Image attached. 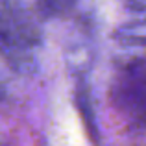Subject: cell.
I'll return each mask as SVG.
<instances>
[{
    "mask_svg": "<svg viewBox=\"0 0 146 146\" xmlns=\"http://www.w3.org/2000/svg\"><path fill=\"white\" fill-rule=\"evenodd\" d=\"M74 104H76V107H78V111L82 113L83 124H85L91 139H93L94 143H98V126H96V120H94V111H93V107H91L89 93H87V89H85V83H80L78 85L76 94H74Z\"/></svg>",
    "mask_w": 146,
    "mask_h": 146,
    "instance_id": "277c9868",
    "label": "cell"
},
{
    "mask_svg": "<svg viewBox=\"0 0 146 146\" xmlns=\"http://www.w3.org/2000/svg\"><path fill=\"white\" fill-rule=\"evenodd\" d=\"M111 98L115 109L128 122L146 126V56L129 59L118 68Z\"/></svg>",
    "mask_w": 146,
    "mask_h": 146,
    "instance_id": "7a4b0ae2",
    "label": "cell"
},
{
    "mask_svg": "<svg viewBox=\"0 0 146 146\" xmlns=\"http://www.w3.org/2000/svg\"><path fill=\"white\" fill-rule=\"evenodd\" d=\"M122 6L135 13H146V0H120Z\"/></svg>",
    "mask_w": 146,
    "mask_h": 146,
    "instance_id": "8992f818",
    "label": "cell"
},
{
    "mask_svg": "<svg viewBox=\"0 0 146 146\" xmlns=\"http://www.w3.org/2000/svg\"><path fill=\"white\" fill-rule=\"evenodd\" d=\"M76 0H37V11L44 19H57L74 7Z\"/></svg>",
    "mask_w": 146,
    "mask_h": 146,
    "instance_id": "5b68a950",
    "label": "cell"
},
{
    "mask_svg": "<svg viewBox=\"0 0 146 146\" xmlns=\"http://www.w3.org/2000/svg\"><path fill=\"white\" fill-rule=\"evenodd\" d=\"M43 43L35 13L21 0H0V50L9 57L32 56Z\"/></svg>",
    "mask_w": 146,
    "mask_h": 146,
    "instance_id": "6da1fadb",
    "label": "cell"
},
{
    "mask_svg": "<svg viewBox=\"0 0 146 146\" xmlns=\"http://www.w3.org/2000/svg\"><path fill=\"white\" fill-rule=\"evenodd\" d=\"M113 37L124 48L146 50V19H135L120 24L115 30Z\"/></svg>",
    "mask_w": 146,
    "mask_h": 146,
    "instance_id": "3957f363",
    "label": "cell"
}]
</instances>
